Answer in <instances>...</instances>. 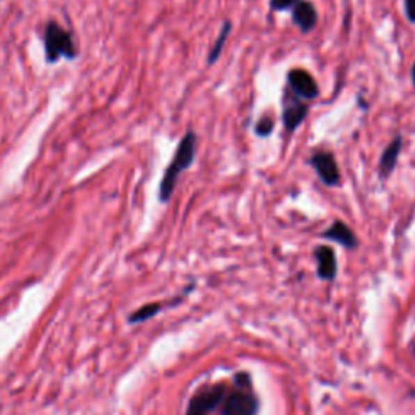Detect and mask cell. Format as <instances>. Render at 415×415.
Here are the masks:
<instances>
[{
	"mask_svg": "<svg viewBox=\"0 0 415 415\" xmlns=\"http://www.w3.org/2000/svg\"><path fill=\"white\" fill-rule=\"evenodd\" d=\"M271 132H273V120L271 118H261L258 125H256V133L261 136H268Z\"/></svg>",
	"mask_w": 415,
	"mask_h": 415,
	"instance_id": "5bb4252c",
	"label": "cell"
},
{
	"mask_svg": "<svg viewBox=\"0 0 415 415\" xmlns=\"http://www.w3.org/2000/svg\"><path fill=\"white\" fill-rule=\"evenodd\" d=\"M161 308H162L161 304H148V305H145V307L138 308L135 313H133L130 318H128V321H130V323H133V324L143 323V321L150 320V318H152V316H156L157 313H159Z\"/></svg>",
	"mask_w": 415,
	"mask_h": 415,
	"instance_id": "7c38bea8",
	"label": "cell"
},
{
	"mask_svg": "<svg viewBox=\"0 0 415 415\" xmlns=\"http://www.w3.org/2000/svg\"><path fill=\"white\" fill-rule=\"evenodd\" d=\"M195 157V135L194 133H187L184 140L179 145V150L175 152L174 161L169 166V169L166 171L164 179L161 182V200L167 201L171 198L172 191L175 189L177 179L182 171H185L187 167H190L191 161Z\"/></svg>",
	"mask_w": 415,
	"mask_h": 415,
	"instance_id": "6da1fadb",
	"label": "cell"
},
{
	"mask_svg": "<svg viewBox=\"0 0 415 415\" xmlns=\"http://www.w3.org/2000/svg\"><path fill=\"white\" fill-rule=\"evenodd\" d=\"M311 164L318 172L321 180L328 185H336L339 180V169L338 164H336L334 157L329 155V152H318V155L313 156L311 159Z\"/></svg>",
	"mask_w": 415,
	"mask_h": 415,
	"instance_id": "5b68a950",
	"label": "cell"
},
{
	"mask_svg": "<svg viewBox=\"0 0 415 415\" xmlns=\"http://www.w3.org/2000/svg\"><path fill=\"white\" fill-rule=\"evenodd\" d=\"M256 411H258V399L246 389H240L230 393L224 399L222 415H256Z\"/></svg>",
	"mask_w": 415,
	"mask_h": 415,
	"instance_id": "3957f363",
	"label": "cell"
},
{
	"mask_svg": "<svg viewBox=\"0 0 415 415\" xmlns=\"http://www.w3.org/2000/svg\"><path fill=\"white\" fill-rule=\"evenodd\" d=\"M289 83L290 88L297 93L299 96L305 100H313L318 95V86L313 80V77L305 70H292L289 73Z\"/></svg>",
	"mask_w": 415,
	"mask_h": 415,
	"instance_id": "8992f818",
	"label": "cell"
},
{
	"mask_svg": "<svg viewBox=\"0 0 415 415\" xmlns=\"http://www.w3.org/2000/svg\"><path fill=\"white\" fill-rule=\"evenodd\" d=\"M401 145H402V140L398 136L396 140H394L391 145L386 148V151L383 152L382 162H379V171H382V177H388L393 172L394 167H396L398 156H399V152H401Z\"/></svg>",
	"mask_w": 415,
	"mask_h": 415,
	"instance_id": "30bf717a",
	"label": "cell"
},
{
	"mask_svg": "<svg viewBox=\"0 0 415 415\" xmlns=\"http://www.w3.org/2000/svg\"><path fill=\"white\" fill-rule=\"evenodd\" d=\"M187 415H206V414H201L198 411H191V409H189V411H187Z\"/></svg>",
	"mask_w": 415,
	"mask_h": 415,
	"instance_id": "e0dca14e",
	"label": "cell"
},
{
	"mask_svg": "<svg viewBox=\"0 0 415 415\" xmlns=\"http://www.w3.org/2000/svg\"><path fill=\"white\" fill-rule=\"evenodd\" d=\"M412 78H414V83H415V65H414V70H412Z\"/></svg>",
	"mask_w": 415,
	"mask_h": 415,
	"instance_id": "ac0fdd59",
	"label": "cell"
},
{
	"mask_svg": "<svg viewBox=\"0 0 415 415\" xmlns=\"http://www.w3.org/2000/svg\"><path fill=\"white\" fill-rule=\"evenodd\" d=\"M305 116H307V107L302 106V104H295V106L285 109L284 123L288 130H295L302 123Z\"/></svg>",
	"mask_w": 415,
	"mask_h": 415,
	"instance_id": "8fae6325",
	"label": "cell"
},
{
	"mask_svg": "<svg viewBox=\"0 0 415 415\" xmlns=\"http://www.w3.org/2000/svg\"><path fill=\"white\" fill-rule=\"evenodd\" d=\"M406 12L411 22H415V0H406Z\"/></svg>",
	"mask_w": 415,
	"mask_h": 415,
	"instance_id": "2e32d148",
	"label": "cell"
},
{
	"mask_svg": "<svg viewBox=\"0 0 415 415\" xmlns=\"http://www.w3.org/2000/svg\"><path fill=\"white\" fill-rule=\"evenodd\" d=\"M316 260H318V276L321 279H333L338 269L336 255L329 246H320L316 250Z\"/></svg>",
	"mask_w": 415,
	"mask_h": 415,
	"instance_id": "52a82bcc",
	"label": "cell"
},
{
	"mask_svg": "<svg viewBox=\"0 0 415 415\" xmlns=\"http://www.w3.org/2000/svg\"><path fill=\"white\" fill-rule=\"evenodd\" d=\"M224 399H226L224 388L214 386L196 394V396L190 401L189 409H191V411H198L201 414H208L211 412L212 409L219 406L221 402H224Z\"/></svg>",
	"mask_w": 415,
	"mask_h": 415,
	"instance_id": "277c9868",
	"label": "cell"
},
{
	"mask_svg": "<svg viewBox=\"0 0 415 415\" xmlns=\"http://www.w3.org/2000/svg\"><path fill=\"white\" fill-rule=\"evenodd\" d=\"M297 2V0H271V7L274 10H285Z\"/></svg>",
	"mask_w": 415,
	"mask_h": 415,
	"instance_id": "9a60e30c",
	"label": "cell"
},
{
	"mask_svg": "<svg viewBox=\"0 0 415 415\" xmlns=\"http://www.w3.org/2000/svg\"><path fill=\"white\" fill-rule=\"evenodd\" d=\"M229 29H230V23H226V24H224V28H222V31H221V36L217 38V41H216V44H214V47H212V51H211V54H210V63L214 62L216 58H217V56H219V54H221L222 47H224L226 38L229 36Z\"/></svg>",
	"mask_w": 415,
	"mask_h": 415,
	"instance_id": "4fadbf2b",
	"label": "cell"
},
{
	"mask_svg": "<svg viewBox=\"0 0 415 415\" xmlns=\"http://www.w3.org/2000/svg\"><path fill=\"white\" fill-rule=\"evenodd\" d=\"M316 19H318V17H316V10L310 2H300L297 3V7L294 8V22L299 24L302 31L307 33L310 29H313Z\"/></svg>",
	"mask_w": 415,
	"mask_h": 415,
	"instance_id": "ba28073f",
	"label": "cell"
},
{
	"mask_svg": "<svg viewBox=\"0 0 415 415\" xmlns=\"http://www.w3.org/2000/svg\"><path fill=\"white\" fill-rule=\"evenodd\" d=\"M324 237L326 239L338 242L340 245L347 246V249H354V246L357 245V239H355L354 232L350 230L344 222H336L333 227H329V229L324 232Z\"/></svg>",
	"mask_w": 415,
	"mask_h": 415,
	"instance_id": "9c48e42d",
	"label": "cell"
},
{
	"mask_svg": "<svg viewBox=\"0 0 415 415\" xmlns=\"http://www.w3.org/2000/svg\"><path fill=\"white\" fill-rule=\"evenodd\" d=\"M46 54L51 62H56L58 57H73L75 56V46L70 34L58 26L56 23H51L46 29Z\"/></svg>",
	"mask_w": 415,
	"mask_h": 415,
	"instance_id": "7a4b0ae2",
	"label": "cell"
}]
</instances>
